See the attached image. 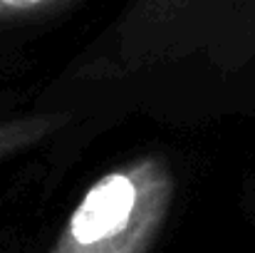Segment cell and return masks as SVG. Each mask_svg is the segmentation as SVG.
Instances as JSON below:
<instances>
[{
	"mask_svg": "<svg viewBox=\"0 0 255 253\" xmlns=\"http://www.w3.org/2000/svg\"><path fill=\"white\" fill-rule=\"evenodd\" d=\"M50 129V119H20V122H7L0 124V157L30 144L32 139L42 137Z\"/></svg>",
	"mask_w": 255,
	"mask_h": 253,
	"instance_id": "2",
	"label": "cell"
},
{
	"mask_svg": "<svg viewBox=\"0 0 255 253\" xmlns=\"http://www.w3.org/2000/svg\"><path fill=\"white\" fill-rule=\"evenodd\" d=\"M62 0H0V17H17L40 10H50Z\"/></svg>",
	"mask_w": 255,
	"mask_h": 253,
	"instance_id": "3",
	"label": "cell"
},
{
	"mask_svg": "<svg viewBox=\"0 0 255 253\" xmlns=\"http://www.w3.org/2000/svg\"><path fill=\"white\" fill-rule=\"evenodd\" d=\"M173 196L161 159L146 157L97 179L67 219L50 253H146Z\"/></svg>",
	"mask_w": 255,
	"mask_h": 253,
	"instance_id": "1",
	"label": "cell"
}]
</instances>
